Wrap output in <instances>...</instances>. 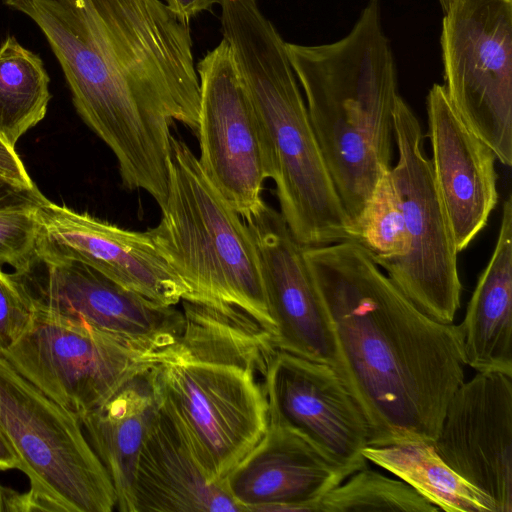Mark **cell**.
<instances>
[{
    "instance_id": "31",
    "label": "cell",
    "mask_w": 512,
    "mask_h": 512,
    "mask_svg": "<svg viewBox=\"0 0 512 512\" xmlns=\"http://www.w3.org/2000/svg\"><path fill=\"white\" fill-rule=\"evenodd\" d=\"M168 8L179 18L189 21L202 11L213 5L221 4L222 0H165Z\"/></svg>"
},
{
    "instance_id": "20",
    "label": "cell",
    "mask_w": 512,
    "mask_h": 512,
    "mask_svg": "<svg viewBox=\"0 0 512 512\" xmlns=\"http://www.w3.org/2000/svg\"><path fill=\"white\" fill-rule=\"evenodd\" d=\"M134 512H238L223 483L210 481L179 428L159 409L139 453Z\"/></svg>"
},
{
    "instance_id": "2",
    "label": "cell",
    "mask_w": 512,
    "mask_h": 512,
    "mask_svg": "<svg viewBox=\"0 0 512 512\" xmlns=\"http://www.w3.org/2000/svg\"><path fill=\"white\" fill-rule=\"evenodd\" d=\"M184 327L150 368L159 409L220 482L268 426L264 373L277 349L247 317L182 300Z\"/></svg>"
},
{
    "instance_id": "33",
    "label": "cell",
    "mask_w": 512,
    "mask_h": 512,
    "mask_svg": "<svg viewBox=\"0 0 512 512\" xmlns=\"http://www.w3.org/2000/svg\"><path fill=\"white\" fill-rule=\"evenodd\" d=\"M444 3H446L447 0H442Z\"/></svg>"
},
{
    "instance_id": "15",
    "label": "cell",
    "mask_w": 512,
    "mask_h": 512,
    "mask_svg": "<svg viewBox=\"0 0 512 512\" xmlns=\"http://www.w3.org/2000/svg\"><path fill=\"white\" fill-rule=\"evenodd\" d=\"M36 213V258L82 262L163 306H176L186 298L185 286L147 231L124 229L48 199L37 205Z\"/></svg>"
},
{
    "instance_id": "11",
    "label": "cell",
    "mask_w": 512,
    "mask_h": 512,
    "mask_svg": "<svg viewBox=\"0 0 512 512\" xmlns=\"http://www.w3.org/2000/svg\"><path fill=\"white\" fill-rule=\"evenodd\" d=\"M443 85L466 125L512 164V0H447Z\"/></svg>"
},
{
    "instance_id": "18",
    "label": "cell",
    "mask_w": 512,
    "mask_h": 512,
    "mask_svg": "<svg viewBox=\"0 0 512 512\" xmlns=\"http://www.w3.org/2000/svg\"><path fill=\"white\" fill-rule=\"evenodd\" d=\"M353 473L330 463L294 430L268 421L221 482L241 511L318 512L322 497Z\"/></svg>"
},
{
    "instance_id": "7",
    "label": "cell",
    "mask_w": 512,
    "mask_h": 512,
    "mask_svg": "<svg viewBox=\"0 0 512 512\" xmlns=\"http://www.w3.org/2000/svg\"><path fill=\"white\" fill-rule=\"evenodd\" d=\"M74 1L96 57L115 81L196 133L200 84L189 21L160 0Z\"/></svg>"
},
{
    "instance_id": "3",
    "label": "cell",
    "mask_w": 512,
    "mask_h": 512,
    "mask_svg": "<svg viewBox=\"0 0 512 512\" xmlns=\"http://www.w3.org/2000/svg\"><path fill=\"white\" fill-rule=\"evenodd\" d=\"M286 47L352 226L381 175L391 169L395 143L394 107L399 94L380 0H369L340 40L312 46L287 42Z\"/></svg>"
},
{
    "instance_id": "8",
    "label": "cell",
    "mask_w": 512,
    "mask_h": 512,
    "mask_svg": "<svg viewBox=\"0 0 512 512\" xmlns=\"http://www.w3.org/2000/svg\"><path fill=\"white\" fill-rule=\"evenodd\" d=\"M0 432L30 481L40 511L111 512L116 495L80 419L0 353Z\"/></svg>"
},
{
    "instance_id": "9",
    "label": "cell",
    "mask_w": 512,
    "mask_h": 512,
    "mask_svg": "<svg viewBox=\"0 0 512 512\" xmlns=\"http://www.w3.org/2000/svg\"><path fill=\"white\" fill-rule=\"evenodd\" d=\"M394 141L398 156L390 174L404 218L408 249L386 275L426 316L452 324L460 308L462 289L458 251L431 160L423 147L420 122L400 95L394 107Z\"/></svg>"
},
{
    "instance_id": "23",
    "label": "cell",
    "mask_w": 512,
    "mask_h": 512,
    "mask_svg": "<svg viewBox=\"0 0 512 512\" xmlns=\"http://www.w3.org/2000/svg\"><path fill=\"white\" fill-rule=\"evenodd\" d=\"M366 460L396 475L439 510L496 512L490 497L448 466L432 443L367 446Z\"/></svg>"
},
{
    "instance_id": "19",
    "label": "cell",
    "mask_w": 512,
    "mask_h": 512,
    "mask_svg": "<svg viewBox=\"0 0 512 512\" xmlns=\"http://www.w3.org/2000/svg\"><path fill=\"white\" fill-rule=\"evenodd\" d=\"M426 110L433 175L459 253L484 229L498 203L497 158L461 119L443 85L430 88Z\"/></svg>"
},
{
    "instance_id": "28",
    "label": "cell",
    "mask_w": 512,
    "mask_h": 512,
    "mask_svg": "<svg viewBox=\"0 0 512 512\" xmlns=\"http://www.w3.org/2000/svg\"><path fill=\"white\" fill-rule=\"evenodd\" d=\"M33 316V305L13 274L0 268V348L16 341Z\"/></svg>"
},
{
    "instance_id": "27",
    "label": "cell",
    "mask_w": 512,
    "mask_h": 512,
    "mask_svg": "<svg viewBox=\"0 0 512 512\" xmlns=\"http://www.w3.org/2000/svg\"><path fill=\"white\" fill-rule=\"evenodd\" d=\"M36 207L0 209V264L22 271L34 259L39 232Z\"/></svg>"
},
{
    "instance_id": "32",
    "label": "cell",
    "mask_w": 512,
    "mask_h": 512,
    "mask_svg": "<svg viewBox=\"0 0 512 512\" xmlns=\"http://www.w3.org/2000/svg\"><path fill=\"white\" fill-rule=\"evenodd\" d=\"M15 468H20V461L6 438L0 432V470Z\"/></svg>"
},
{
    "instance_id": "6",
    "label": "cell",
    "mask_w": 512,
    "mask_h": 512,
    "mask_svg": "<svg viewBox=\"0 0 512 512\" xmlns=\"http://www.w3.org/2000/svg\"><path fill=\"white\" fill-rule=\"evenodd\" d=\"M31 18L58 59L83 121L113 152L123 185L161 206L168 192L173 121L120 87L93 54L74 0H3Z\"/></svg>"
},
{
    "instance_id": "25",
    "label": "cell",
    "mask_w": 512,
    "mask_h": 512,
    "mask_svg": "<svg viewBox=\"0 0 512 512\" xmlns=\"http://www.w3.org/2000/svg\"><path fill=\"white\" fill-rule=\"evenodd\" d=\"M356 242L387 271L404 257L408 239L390 170L377 181L361 215L350 228Z\"/></svg>"
},
{
    "instance_id": "5",
    "label": "cell",
    "mask_w": 512,
    "mask_h": 512,
    "mask_svg": "<svg viewBox=\"0 0 512 512\" xmlns=\"http://www.w3.org/2000/svg\"><path fill=\"white\" fill-rule=\"evenodd\" d=\"M159 223L147 230L187 290L184 300L241 313L274 337L258 252L242 217L172 135L168 192Z\"/></svg>"
},
{
    "instance_id": "4",
    "label": "cell",
    "mask_w": 512,
    "mask_h": 512,
    "mask_svg": "<svg viewBox=\"0 0 512 512\" xmlns=\"http://www.w3.org/2000/svg\"><path fill=\"white\" fill-rule=\"evenodd\" d=\"M220 24L254 106L280 213L303 247L350 240L286 43L257 0H222Z\"/></svg>"
},
{
    "instance_id": "21",
    "label": "cell",
    "mask_w": 512,
    "mask_h": 512,
    "mask_svg": "<svg viewBox=\"0 0 512 512\" xmlns=\"http://www.w3.org/2000/svg\"><path fill=\"white\" fill-rule=\"evenodd\" d=\"M159 412L150 369L122 383L80 418L84 434L106 469L120 512H134L133 481L145 437Z\"/></svg>"
},
{
    "instance_id": "17",
    "label": "cell",
    "mask_w": 512,
    "mask_h": 512,
    "mask_svg": "<svg viewBox=\"0 0 512 512\" xmlns=\"http://www.w3.org/2000/svg\"><path fill=\"white\" fill-rule=\"evenodd\" d=\"M244 221L258 252L276 348L335 369L332 324L304 247L281 213L266 203Z\"/></svg>"
},
{
    "instance_id": "10",
    "label": "cell",
    "mask_w": 512,
    "mask_h": 512,
    "mask_svg": "<svg viewBox=\"0 0 512 512\" xmlns=\"http://www.w3.org/2000/svg\"><path fill=\"white\" fill-rule=\"evenodd\" d=\"M160 350L33 307L25 331L0 348V353L27 380L80 419L131 376L150 369Z\"/></svg>"
},
{
    "instance_id": "26",
    "label": "cell",
    "mask_w": 512,
    "mask_h": 512,
    "mask_svg": "<svg viewBox=\"0 0 512 512\" xmlns=\"http://www.w3.org/2000/svg\"><path fill=\"white\" fill-rule=\"evenodd\" d=\"M436 512L437 507L402 480L360 469L328 491L318 512Z\"/></svg>"
},
{
    "instance_id": "29",
    "label": "cell",
    "mask_w": 512,
    "mask_h": 512,
    "mask_svg": "<svg viewBox=\"0 0 512 512\" xmlns=\"http://www.w3.org/2000/svg\"><path fill=\"white\" fill-rule=\"evenodd\" d=\"M0 178L21 188L37 189L16 149L0 138Z\"/></svg>"
},
{
    "instance_id": "13",
    "label": "cell",
    "mask_w": 512,
    "mask_h": 512,
    "mask_svg": "<svg viewBox=\"0 0 512 512\" xmlns=\"http://www.w3.org/2000/svg\"><path fill=\"white\" fill-rule=\"evenodd\" d=\"M13 275L34 308L82 320L135 343L162 349L184 327L182 310L155 303L79 261L34 257Z\"/></svg>"
},
{
    "instance_id": "12",
    "label": "cell",
    "mask_w": 512,
    "mask_h": 512,
    "mask_svg": "<svg viewBox=\"0 0 512 512\" xmlns=\"http://www.w3.org/2000/svg\"><path fill=\"white\" fill-rule=\"evenodd\" d=\"M200 107L199 163L217 190L243 220L265 202L269 162L258 116L222 39L197 64Z\"/></svg>"
},
{
    "instance_id": "1",
    "label": "cell",
    "mask_w": 512,
    "mask_h": 512,
    "mask_svg": "<svg viewBox=\"0 0 512 512\" xmlns=\"http://www.w3.org/2000/svg\"><path fill=\"white\" fill-rule=\"evenodd\" d=\"M330 317L338 372L368 446L432 443L466 366L456 325L422 313L353 241L304 247Z\"/></svg>"
},
{
    "instance_id": "14",
    "label": "cell",
    "mask_w": 512,
    "mask_h": 512,
    "mask_svg": "<svg viewBox=\"0 0 512 512\" xmlns=\"http://www.w3.org/2000/svg\"><path fill=\"white\" fill-rule=\"evenodd\" d=\"M268 421L286 426L333 465L367 467L368 426L355 399L330 365L276 349L264 373Z\"/></svg>"
},
{
    "instance_id": "22",
    "label": "cell",
    "mask_w": 512,
    "mask_h": 512,
    "mask_svg": "<svg viewBox=\"0 0 512 512\" xmlns=\"http://www.w3.org/2000/svg\"><path fill=\"white\" fill-rule=\"evenodd\" d=\"M464 362L477 372L512 376V200L502 208L497 241L456 325Z\"/></svg>"
},
{
    "instance_id": "16",
    "label": "cell",
    "mask_w": 512,
    "mask_h": 512,
    "mask_svg": "<svg viewBox=\"0 0 512 512\" xmlns=\"http://www.w3.org/2000/svg\"><path fill=\"white\" fill-rule=\"evenodd\" d=\"M512 376L477 372L452 395L432 445L442 460L512 511Z\"/></svg>"
},
{
    "instance_id": "24",
    "label": "cell",
    "mask_w": 512,
    "mask_h": 512,
    "mask_svg": "<svg viewBox=\"0 0 512 512\" xmlns=\"http://www.w3.org/2000/svg\"><path fill=\"white\" fill-rule=\"evenodd\" d=\"M49 82L41 58L7 37L0 47V138L12 148L44 118Z\"/></svg>"
},
{
    "instance_id": "30",
    "label": "cell",
    "mask_w": 512,
    "mask_h": 512,
    "mask_svg": "<svg viewBox=\"0 0 512 512\" xmlns=\"http://www.w3.org/2000/svg\"><path fill=\"white\" fill-rule=\"evenodd\" d=\"M0 511L35 512L40 509L29 491L21 493L0 484Z\"/></svg>"
}]
</instances>
